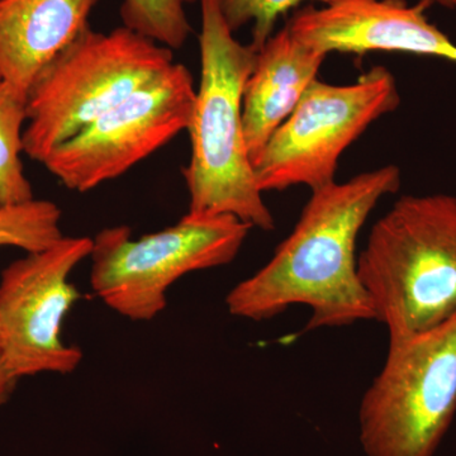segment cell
<instances>
[{
    "label": "cell",
    "mask_w": 456,
    "mask_h": 456,
    "mask_svg": "<svg viewBox=\"0 0 456 456\" xmlns=\"http://www.w3.org/2000/svg\"><path fill=\"white\" fill-rule=\"evenodd\" d=\"M401 188L395 165L364 171L312 191L290 235L259 272L226 297L232 316L277 317L290 305L311 311L305 331L374 320L358 274L356 241L378 203Z\"/></svg>",
    "instance_id": "6da1fadb"
},
{
    "label": "cell",
    "mask_w": 456,
    "mask_h": 456,
    "mask_svg": "<svg viewBox=\"0 0 456 456\" xmlns=\"http://www.w3.org/2000/svg\"><path fill=\"white\" fill-rule=\"evenodd\" d=\"M200 79L189 123L191 159L183 169L188 215H228L273 231L275 220L257 187L242 125L245 84L257 51L233 37L217 0H200Z\"/></svg>",
    "instance_id": "7a4b0ae2"
},
{
    "label": "cell",
    "mask_w": 456,
    "mask_h": 456,
    "mask_svg": "<svg viewBox=\"0 0 456 456\" xmlns=\"http://www.w3.org/2000/svg\"><path fill=\"white\" fill-rule=\"evenodd\" d=\"M374 320L389 338L424 331L456 312V197L403 196L375 222L358 255Z\"/></svg>",
    "instance_id": "3957f363"
},
{
    "label": "cell",
    "mask_w": 456,
    "mask_h": 456,
    "mask_svg": "<svg viewBox=\"0 0 456 456\" xmlns=\"http://www.w3.org/2000/svg\"><path fill=\"white\" fill-rule=\"evenodd\" d=\"M173 51L126 27L86 28L38 74L27 94L23 154L47 156L174 64Z\"/></svg>",
    "instance_id": "277c9868"
},
{
    "label": "cell",
    "mask_w": 456,
    "mask_h": 456,
    "mask_svg": "<svg viewBox=\"0 0 456 456\" xmlns=\"http://www.w3.org/2000/svg\"><path fill=\"white\" fill-rule=\"evenodd\" d=\"M456 413V312L424 331L389 338L382 370L360 403L368 456H434Z\"/></svg>",
    "instance_id": "5b68a950"
},
{
    "label": "cell",
    "mask_w": 456,
    "mask_h": 456,
    "mask_svg": "<svg viewBox=\"0 0 456 456\" xmlns=\"http://www.w3.org/2000/svg\"><path fill=\"white\" fill-rule=\"evenodd\" d=\"M250 224L233 216L185 215L174 226L134 239L128 226L93 239L90 283L110 310L151 321L167 307V289L184 275L232 263Z\"/></svg>",
    "instance_id": "8992f818"
},
{
    "label": "cell",
    "mask_w": 456,
    "mask_h": 456,
    "mask_svg": "<svg viewBox=\"0 0 456 456\" xmlns=\"http://www.w3.org/2000/svg\"><path fill=\"white\" fill-rule=\"evenodd\" d=\"M399 104L397 82L384 66L347 86L314 79L255 160L257 187L263 193L297 185L314 191L331 184L345 150Z\"/></svg>",
    "instance_id": "52a82bcc"
},
{
    "label": "cell",
    "mask_w": 456,
    "mask_h": 456,
    "mask_svg": "<svg viewBox=\"0 0 456 456\" xmlns=\"http://www.w3.org/2000/svg\"><path fill=\"white\" fill-rule=\"evenodd\" d=\"M196 90L187 66L174 62L56 147L44 165L77 193L118 178L188 130Z\"/></svg>",
    "instance_id": "ba28073f"
},
{
    "label": "cell",
    "mask_w": 456,
    "mask_h": 456,
    "mask_svg": "<svg viewBox=\"0 0 456 456\" xmlns=\"http://www.w3.org/2000/svg\"><path fill=\"white\" fill-rule=\"evenodd\" d=\"M93 239L62 237L13 261L0 275V356L17 379L42 373L70 374L83 353L62 341L66 314L80 298L69 281L90 256Z\"/></svg>",
    "instance_id": "9c48e42d"
},
{
    "label": "cell",
    "mask_w": 456,
    "mask_h": 456,
    "mask_svg": "<svg viewBox=\"0 0 456 456\" xmlns=\"http://www.w3.org/2000/svg\"><path fill=\"white\" fill-rule=\"evenodd\" d=\"M432 0H338L305 7L288 22L305 46L325 53H404L440 57L456 64V45L428 20Z\"/></svg>",
    "instance_id": "30bf717a"
},
{
    "label": "cell",
    "mask_w": 456,
    "mask_h": 456,
    "mask_svg": "<svg viewBox=\"0 0 456 456\" xmlns=\"http://www.w3.org/2000/svg\"><path fill=\"white\" fill-rule=\"evenodd\" d=\"M101 0H0V80L28 94L38 74L86 28Z\"/></svg>",
    "instance_id": "8fae6325"
},
{
    "label": "cell",
    "mask_w": 456,
    "mask_h": 456,
    "mask_svg": "<svg viewBox=\"0 0 456 456\" xmlns=\"http://www.w3.org/2000/svg\"><path fill=\"white\" fill-rule=\"evenodd\" d=\"M326 57L297 40L288 26L257 51L242 97V125L253 164L317 79Z\"/></svg>",
    "instance_id": "7c38bea8"
},
{
    "label": "cell",
    "mask_w": 456,
    "mask_h": 456,
    "mask_svg": "<svg viewBox=\"0 0 456 456\" xmlns=\"http://www.w3.org/2000/svg\"><path fill=\"white\" fill-rule=\"evenodd\" d=\"M26 122L27 97L0 80V207L35 198L20 160Z\"/></svg>",
    "instance_id": "4fadbf2b"
},
{
    "label": "cell",
    "mask_w": 456,
    "mask_h": 456,
    "mask_svg": "<svg viewBox=\"0 0 456 456\" xmlns=\"http://www.w3.org/2000/svg\"><path fill=\"white\" fill-rule=\"evenodd\" d=\"M200 0H122L119 7L122 26L143 37L180 50L193 32L187 7Z\"/></svg>",
    "instance_id": "5bb4252c"
},
{
    "label": "cell",
    "mask_w": 456,
    "mask_h": 456,
    "mask_svg": "<svg viewBox=\"0 0 456 456\" xmlns=\"http://www.w3.org/2000/svg\"><path fill=\"white\" fill-rule=\"evenodd\" d=\"M61 209L46 200L0 207V246L27 254L45 250L62 239Z\"/></svg>",
    "instance_id": "9a60e30c"
},
{
    "label": "cell",
    "mask_w": 456,
    "mask_h": 456,
    "mask_svg": "<svg viewBox=\"0 0 456 456\" xmlns=\"http://www.w3.org/2000/svg\"><path fill=\"white\" fill-rule=\"evenodd\" d=\"M305 2L327 5L338 0H217V4L233 33L251 25L250 45L259 51L272 37L279 18Z\"/></svg>",
    "instance_id": "2e32d148"
},
{
    "label": "cell",
    "mask_w": 456,
    "mask_h": 456,
    "mask_svg": "<svg viewBox=\"0 0 456 456\" xmlns=\"http://www.w3.org/2000/svg\"><path fill=\"white\" fill-rule=\"evenodd\" d=\"M17 382V378L8 370L0 356V407L11 397Z\"/></svg>",
    "instance_id": "e0dca14e"
},
{
    "label": "cell",
    "mask_w": 456,
    "mask_h": 456,
    "mask_svg": "<svg viewBox=\"0 0 456 456\" xmlns=\"http://www.w3.org/2000/svg\"><path fill=\"white\" fill-rule=\"evenodd\" d=\"M434 3H439L440 5L448 9H456V0H432Z\"/></svg>",
    "instance_id": "ac0fdd59"
},
{
    "label": "cell",
    "mask_w": 456,
    "mask_h": 456,
    "mask_svg": "<svg viewBox=\"0 0 456 456\" xmlns=\"http://www.w3.org/2000/svg\"><path fill=\"white\" fill-rule=\"evenodd\" d=\"M0 346H2V338H0Z\"/></svg>",
    "instance_id": "d6986e66"
}]
</instances>
